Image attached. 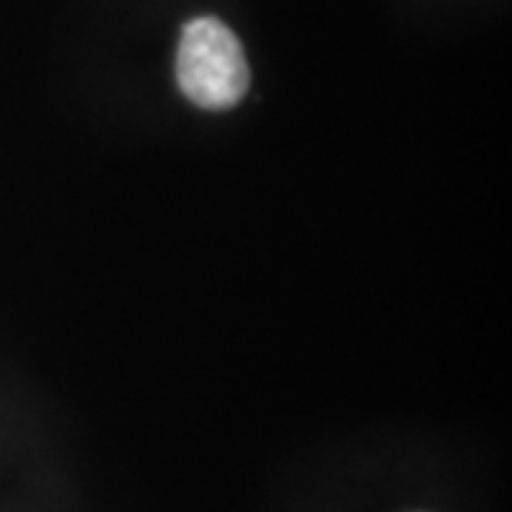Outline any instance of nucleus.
Instances as JSON below:
<instances>
[{
	"instance_id": "1",
	"label": "nucleus",
	"mask_w": 512,
	"mask_h": 512,
	"mask_svg": "<svg viewBox=\"0 0 512 512\" xmlns=\"http://www.w3.org/2000/svg\"><path fill=\"white\" fill-rule=\"evenodd\" d=\"M180 92L200 109L222 111L237 106L251 86V69L237 35L217 18L185 23L177 49Z\"/></svg>"
}]
</instances>
